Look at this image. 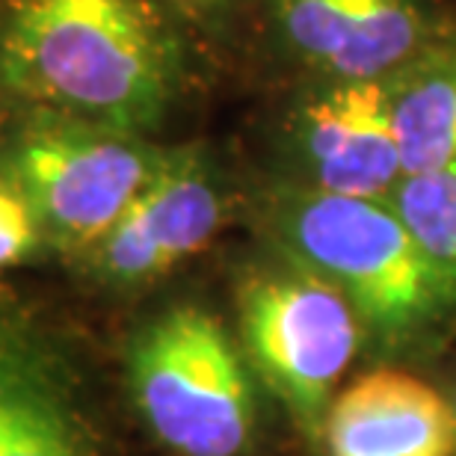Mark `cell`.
<instances>
[{"label":"cell","instance_id":"cell-5","mask_svg":"<svg viewBox=\"0 0 456 456\" xmlns=\"http://www.w3.org/2000/svg\"><path fill=\"white\" fill-rule=\"evenodd\" d=\"M243 355L308 444L321 448L338 382L364 330L338 288L276 252L237 281Z\"/></svg>","mask_w":456,"mask_h":456},{"label":"cell","instance_id":"cell-13","mask_svg":"<svg viewBox=\"0 0 456 456\" xmlns=\"http://www.w3.org/2000/svg\"><path fill=\"white\" fill-rule=\"evenodd\" d=\"M39 243L42 234L30 205L12 184L0 178V267L24 261Z\"/></svg>","mask_w":456,"mask_h":456},{"label":"cell","instance_id":"cell-4","mask_svg":"<svg viewBox=\"0 0 456 456\" xmlns=\"http://www.w3.org/2000/svg\"><path fill=\"white\" fill-rule=\"evenodd\" d=\"M167 154V145L145 134L21 110L0 142V178L30 205L45 243L84 255L110 232Z\"/></svg>","mask_w":456,"mask_h":456},{"label":"cell","instance_id":"cell-3","mask_svg":"<svg viewBox=\"0 0 456 456\" xmlns=\"http://www.w3.org/2000/svg\"><path fill=\"white\" fill-rule=\"evenodd\" d=\"M127 391L172 456H246L258 433L249 362L220 317L196 303L163 308L136 330Z\"/></svg>","mask_w":456,"mask_h":456},{"label":"cell","instance_id":"cell-6","mask_svg":"<svg viewBox=\"0 0 456 456\" xmlns=\"http://www.w3.org/2000/svg\"><path fill=\"white\" fill-rule=\"evenodd\" d=\"M0 456H107L102 421L66 338L0 299Z\"/></svg>","mask_w":456,"mask_h":456},{"label":"cell","instance_id":"cell-12","mask_svg":"<svg viewBox=\"0 0 456 456\" xmlns=\"http://www.w3.org/2000/svg\"><path fill=\"white\" fill-rule=\"evenodd\" d=\"M388 202L456 303V172L403 175Z\"/></svg>","mask_w":456,"mask_h":456},{"label":"cell","instance_id":"cell-1","mask_svg":"<svg viewBox=\"0 0 456 456\" xmlns=\"http://www.w3.org/2000/svg\"><path fill=\"white\" fill-rule=\"evenodd\" d=\"M181 48L158 0H4L0 95L145 134L169 113Z\"/></svg>","mask_w":456,"mask_h":456},{"label":"cell","instance_id":"cell-11","mask_svg":"<svg viewBox=\"0 0 456 456\" xmlns=\"http://www.w3.org/2000/svg\"><path fill=\"white\" fill-rule=\"evenodd\" d=\"M388 98L403 175L456 172V33L436 30L388 71Z\"/></svg>","mask_w":456,"mask_h":456},{"label":"cell","instance_id":"cell-8","mask_svg":"<svg viewBox=\"0 0 456 456\" xmlns=\"http://www.w3.org/2000/svg\"><path fill=\"white\" fill-rule=\"evenodd\" d=\"M288 151L299 184L341 196L388 199L403 178L388 75L317 77L290 110Z\"/></svg>","mask_w":456,"mask_h":456},{"label":"cell","instance_id":"cell-14","mask_svg":"<svg viewBox=\"0 0 456 456\" xmlns=\"http://www.w3.org/2000/svg\"><path fill=\"white\" fill-rule=\"evenodd\" d=\"M163 6L175 9L178 15L193 18V21H205V18L220 15L223 9H228L234 0H160Z\"/></svg>","mask_w":456,"mask_h":456},{"label":"cell","instance_id":"cell-9","mask_svg":"<svg viewBox=\"0 0 456 456\" xmlns=\"http://www.w3.org/2000/svg\"><path fill=\"white\" fill-rule=\"evenodd\" d=\"M288 51L317 77H382L433 39L424 0H276Z\"/></svg>","mask_w":456,"mask_h":456},{"label":"cell","instance_id":"cell-15","mask_svg":"<svg viewBox=\"0 0 456 456\" xmlns=\"http://www.w3.org/2000/svg\"><path fill=\"white\" fill-rule=\"evenodd\" d=\"M453 415H456V400H453Z\"/></svg>","mask_w":456,"mask_h":456},{"label":"cell","instance_id":"cell-10","mask_svg":"<svg viewBox=\"0 0 456 456\" xmlns=\"http://www.w3.org/2000/svg\"><path fill=\"white\" fill-rule=\"evenodd\" d=\"M321 448L326 456H456L453 403L409 370H368L335 395Z\"/></svg>","mask_w":456,"mask_h":456},{"label":"cell","instance_id":"cell-7","mask_svg":"<svg viewBox=\"0 0 456 456\" xmlns=\"http://www.w3.org/2000/svg\"><path fill=\"white\" fill-rule=\"evenodd\" d=\"M223 220L225 193L211 158L199 145H178L80 258L102 288L140 290L202 252Z\"/></svg>","mask_w":456,"mask_h":456},{"label":"cell","instance_id":"cell-2","mask_svg":"<svg viewBox=\"0 0 456 456\" xmlns=\"http://www.w3.org/2000/svg\"><path fill=\"white\" fill-rule=\"evenodd\" d=\"M273 249L338 288L382 353L421 350L456 326V303L388 199L285 181L258 202Z\"/></svg>","mask_w":456,"mask_h":456}]
</instances>
